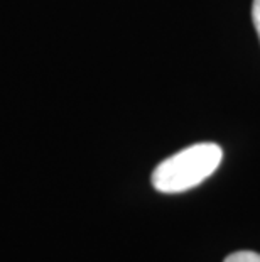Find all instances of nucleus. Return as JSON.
I'll return each mask as SVG.
<instances>
[{
    "label": "nucleus",
    "mask_w": 260,
    "mask_h": 262,
    "mask_svg": "<svg viewBox=\"0 0 260 262\" xmlns=\"http://www.w3.org/2000/svg\"><path fill=\"white\" fill-rule=\"evenodd\" d=\"M223 158L218 144L201 142L164 159L152 172V186L160 193H182L208 180Z\"/></svg>",
    "instance_id": "nucleus-1"
},
{
    "label": "nucleus",
    "mask_w": 260,
    "mask_h": 262,
    "mask_svg": "<svg viewBox=\"0 0 260 262\" xmlns=\"http://www.w3.org/2000/svg\"><path fill=\"white\" fill-rule=\"evenodd\" d=\"M252 19H253V26H255V31H257L258 39H260V0H253Z\"/></svg>",
    "instance_id": "nucleus-3"
},
{
    "label": "nucleus",
    "mask_w": 260,
    "mask_h": 262,
    "mask_svg": "<svg viewBox=\"0 0 260 262\" xmlns=\"http://www.w3.org/2000/svg\"><path fill=\"white\" fill-rule=\"evenodd\" d=\"M225 262H260V254L252 250H240V252L230 254Z\"/></svg>",
    "instance_id": "nucleus-2"
}]
</instances>
